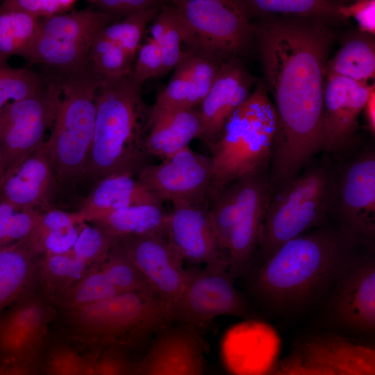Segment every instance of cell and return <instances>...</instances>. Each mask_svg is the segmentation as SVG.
Masks as SVG:
<instances>
[{"label":"cell","instance_id":"obj_15","mask_svg":"<svg viewBox=\"0 0 375 375\" xmlns=\"http://www.w3.org/2000/svg\"><path fill=\"white\" fill-rule=\"evenodd\" d=\"M236 182L238 214L225 253L233 278L242 274L253 259L272 196L269 176L264 169Z\"/></svg>","mask_w":375,"mask_h":375},{"label":"cell","instance_id":"obj_19","mask_svg":"<svg viewBox=\"0 0 375 375\" xmlns=\"http://www.w3.org/2000/svg\"><path fill=\"white\" fill-rule=\"evenodd\" d=\"M203 348L194 328L164 327L139 366L138 375H203Z\"/></svg>","mask_w":375,"mask_h":375},{"label":"cell","instance_id":"obj_18","mask_svg":"<svg viewBox=\"0 0 375 375\" xmlns=\"http://www.w3.org/2000/svg\"><path fill=\"white\" fill-rule=\"evenodd\" d=\"M255 82L239 58L222 64L214 84L201 103L203 127L199 138L210 149L230 115L249 97Z\"/></svg>","mask_w":375,"mask_h":375},{"label":"cell","instance_id":"obj_28","mask_svg":"<svg viewBox=\"0 0 375 375\" xmlns=\"http://www.w3.org/2000/svg\"><path fill=\"white\" fill-rule=\"evenodd\" d=\"M326 71L351 80L369 83L375 76L374 36L359 31L343 41Z\"/></svg>","mask_w":375,"mask_h":375},{"label":"cell","instance_id":"obj_47","mask_svg":"<svg viewBox=\"0 0 375 375\" xmlns=\"http://www.w3.org/2000/svg\"><path fill=\"white\" fill-rule=\"evenodd\" d=\"M81 356L67 345L52 347L44 359L46 375H77Z\"/></svg>","mask_w":375,"mask_h":375},{"label":"cell","instance_id":"obj_26","mask_svg":"<svg viewBox=\"0 0 375 375\" xmlns=\"http://www.w3.org/2000/svg\"><path fill=\"white\" fill-rule=\"evenodd\" d=\"M167 215L162 206L141 204L93 215L86 219V222L116 240L147 233H157L165 238Z\"/></svg>","mask_w":375,"mask_h":375},{"label":"cell","instance_id":"obj_40","mask_svg":"<svg viewBox=\"0 0 375 375\" xmlns=\"http://www.w3.org/2000/svg\"><path fill=\"white\" fill-rule=\"evenodd\" d=\"M161 8L139 11L120 20L122 31L119 44L135 60L147 25L159 14Z\"/></svg>","mask_w":375,"mask_h":375},{"label":"cell","instance_id":"obj_7","mask_svg":"<svg viewBox=\"0 0 375 375\" xmlns=\"http://www.w3.org/2000/svg\"><path fill=\"white\" fill-rule=\"evenodd\" d=\"M163 6L194 55L224 62L255 43V24L242 0H174Z\"/></svg>","mask_w":375,"mask_h":375},{"label":"cell","instance_id":"obj_32","mask_svg":"<svg viewBox=\"0 0 375 375\" xmlns=\"http://www.w3.org/2000/svg\"><path fill=\"white\" fill-rule=\"evenodd\" d=\"M99 265L91 267L66 290L63 299L67 308L72 310L120 294Z\"/></svg>","mask_w":375,"mask_h":375},{"label":"cell","instance_id":"obj_25","mask_svg":"<svg viewBox=\"0 0 375 375\" xmlns=\"http://www.w3.org/2000/svg\"><path fill=\"white\" fill-rule=\"evenodd\" d=\"M162 202L129 174L112 175L97 181L82 209L85 222L93 215L124 207Z\"/></svg>","mask_w":375,"mask_h":375},{"label":"cell","instance_id":"obj_55","mask_svg":"<svg viewBox=\"0 0 375 375\" xmlns=\"http://www.w3.org/2000/svg\"><path fill=\"white\" fill-rule=\"evenodd\" d=\"M1 363V362L0 361V364Z\"/></svg>","mask_w":375,"mask_h":375},{"label":"cell","instance_id":"obj_41","mask_svg":"<svg viewBox=\"0 0 375 375\" xmlns=\"http://www.w3.org/2000/svg\"><path fill=\"white\" fill-rule=\"evenodd\" d=\"M87 222L69 225L48 231L33 242H27L38 254H58L69 251L76 242Z\"/></svg>","mask_w":375,"mask_h":375},{"label":"cell","instance_id":"obj_6","mask_svg":"<svg viewBox=\"0 0 375 375\" xmlns=\"http://www.w3.org/2000/svg\"><path fill=\"white\" fill-rule=\"evenodd\" d=\"M49 70L56 77L60 94L47 142L57 181L69 183L84 174L94 131L96 93L102 78L91 64L69 72Z\"/></svg>","mask_w":375,"mask_h":375},{"label":"cell","instance_id":"obj_11","mask_svg":"<svg viewBox=\"0 0 375 375\" xmlns=\"http://www.w3.org/2000/svg\"><path fill=\"white\" fill-rule=\"evenodd\" d=\"M44 72L46 82L37 92L0 110V148L5 174L40 147L45 142V132L53 127L60 91L53 72L45 69Z\"/></svg>","mask_w":375,"mask_h":375},{"label":"cell","instance_id":"obj_16","mask_svg":"<svg viewBox=\"0 0 375 375\" xmlns=\"http://www.w3.org/2000/svg\"><path fill=\"white\" fill-rule=\"evenodd\" d=\"M335 320L360 333L375 329V260L372 247L355 260L333 288L331 303Z\"/></svg>","mask_w":375,"mask_h":375},{"label":"cell","instance_id":"obj_29","mask_svg":"<svg viewBox=\"0 0 375 375\" xmlns=\"http://www.w3.org/2000/svg\"><path fill=\"white\" fill-rule=\"evenodd\" d=\"M347 1L333 0H242L249 17L280 15L308 19H318L328 24L344 22L340 8Z\"/></svg>","mask_w":375,"mask_h":375},{"label":"cell","instance_id":"obj_13","mask_svg":"<svg viewBox=\"0 0 375 375\" xmlns=\"http://www.w3.org/2000/svg\"><path fill=\"white\" fill-rule=\"evenodd\" d=\"M332 214L338 225L372 243L375 236V155L365 150L338 170Z\"/></svg>","mask_w":375,"mask_h":375},{"label":"cell","instance_id":"obj_49","mask_svg":"<svg viewBox=\"0 0 375 375\" xmlns=\"http://www.w3.org/2000/svg\"><path fill=\"white\" fill-rule=\"evenodd\" d=\"M340 15L347 21L353 18L358 26V31L374 36L375 1L358 0L347 2L340 8Z\"/></svg>","mask_w":375,"mask_h":375},{"label":"cell","instance_id":"obj_30","mask_svg":"<svg viewBox=\"0 0 375 375\" xmlns=\"http://www.w3.org/2000/svg\"><path fill=\"white\" fill-rule=\"evenodd\" d=\"M38 19L23 11L0 4V61L12 56L26 60L36 36Z\"/></svg>","mask_w":375,"mask_h":375},{"label":"cell","instance_id":"obj_24","mask_svg":"<svg viewBox=\"0 0 375 375\" xmlns=\"http://www.w3.org/2000/svg\"><path fill=\"white\" fill-rule=\"evenodd\" d=\"M200 109H158L151 106L146 149L149 155L169 158L188 147L202 131Z\"/></svg>","mask_w":375,"mask_h":375},{"label":"cell","instance_id":"obj_31","mask_svg":"<svg viewBox=\"0 0 375 375\" xmlns=\"http://www.w3.org/2000/svg\"><path fill=\"white\" fill-rule=\"evenodd\" d=\"M99 265L119 293L138 292L160 302L118 240L112 247L106 258Z\"/></svg>","mask_w":375,"mask_h":375},{"label":"cell","instance_id":"obj_5","mask_svg":"<svg viewBox=\"0 0 375 375\" xmlns=\"http://www.w3.org/2000/svg\"><path fill=\"white\" fill-rule=\"evenodd\" d=\"M338 174L327 159L310 162L270 198L258 247L262 263L285 242L320 226L332 214Z\"/></svg>","mask_w":375,"mask_h":375},{"label":"cell","instance_id":"obj_45","mask_svg":"<svg viewBox=\"0 0 375 375\" xmlns=\"http://www.w3.org/2000/svg\"><path fill=\"white\" fill-rule=\"evenodd\" d=\"M6 5L26 12L34 17L47 19L63 15L74 10L75 0H6Z\"/></svg>","mask_w":375,"mask_h":375},{"label":"cell","instance_id":"obj_51","mask_svg":"<svg viewBox=\"0 0 375 375\" xmlns=\"http://www.w3.org/2000/svg\"><path fill=\"white\" fill-rule=\"evenodd\" d=\"M0 375H35V362L9 360L0 364Z\"/></svg>","mask_w":375,"mask_h":375},{"label":"cell","instance_id":"obj_34","mask_svg":"<svg viewBox=\"0 0 375 375\" xmlns=\"http://www.w3.org/2000/svg\"><path fill=\"white\" fill-rule=\"evenodd\" d=\"M211 200V206L208 208V216L221 252L225 258L226 248L238 214L237 182L227 187Z\"/></svg>","mask_w":375,"mask_h":375},{"label":"cell","instance_id":"obj_44","mask_svg":"<svg viewBox=\"0 0 375 375\" xmlns=\"http://www.w3.org/2000/svg\"><path fill=\"white\" fill-rule=\"evenodd\" d=\"M139 366L124 349L113 344L101 350L97 375H138Z\"/></svg>","mask_w":375,"mask_h":375},{"label":"cell","instance_id":"obj_4","mask_svg":"<svg viewBox=\"0 0 375 375\" xmlns=\"http://www.w3.org/2000/svg\"><path fill=\"white\" fill-rule=\"evenodd\" d=\"M278 122L262 82L228 118L212 147V199L241 178L265 169L274 150Z\"/></svg>","mask_w":375,"mask_h":375},{"label":"cell","instance_id":"obj_17","mask_svg":"<svg viewBox=\"0 0 375 375\" xmlns=\"http://www.w3.org/2000/svg\"><path fill=\"white\" fill-rule=\"evenodd\" d=\"M374 83L358 82L326 71L324 90L326 151L340 153L355 140L358 116Z\"/></svg>","mask_w":375,"mask_h":375},{"label":"cell","instance_id":"obj_48","mask_svg":"<svg viewBox=\"0 0 375 375\" xmlns=\"http://www.w3.org/2000/svg\"><path fill=\"white\" fill-rule=\"evenodd\" d=\"M86 222L81 210L67 212L52 210L42 213L32 231L26 237L29 242L36 240L49 231L65 226Z\"/></svg>","mask_w":375,"mask_h":375},{"label":"cell","instance_id":"obj_38","mask_svg":"<svg viewBox=\"0 0 375 375\" xmlns=\"http://www.w3.org/2000/svg\"><path fill=\"white\" fill-rule=\"evenodd\" d=\"M119 240L95 226L85 224L70 249L72 252L92 267L101 263Z\"/></svg>","mask_w":375,"mask_h":375},{"label":"cell","instance_id":"obj_50","mask_svg":"<svg viewBox=\"0 0 375 375\" xmlns=\"http://www.w3.org/2000/svg\"><path fill=\"white\" fill-rule=\"evenodd\" d=\"M169 18L171 22L168 28L159 40L155 42L159 46L162 53L165 74L175 69L186 53V51L181 50L182 40L180 33L170 16Z\"/></svg>","mask_w":375,"mask_h":375},{"label":"cell","instance_id":"obj_42","mask_svg":"<svg viewBox=\"0 0 375 375\" xmlns=\"http://www.w3.org/2000/svg\"><path fill=\"white\" fill-rule=\"evenodd\" d=\"M135 62V60L118 43L90 61L93 69L101 78H115L133 74Z\"/></svg>","mask_w":375,"mask_h":375},{"label":"cell","instance_id":"obj_52","mask_svg":"<svg viewBox=\"0 0 375 375\" xmlns=\"http://www.w3.org/2000/svg\"><path fill=\"white\" fill-rule=\"evenodd\" d=\"M101 350L96 349L81 356L77 375H97V365Z\"/></svg>","mask_w":375,"mask_h":375},{"label":"cell","instance_id":"obj_1","mask_svg":"<svg viewBox=\"0 0 375 375\" xmlns=\"http://www.w3.org/2000/svg\"><path fill=\"white\" fill-rule=\"evenodd\" d=\"M254 39L278 122L271 190H281L326 151L324 90L335 34L318 19L265 16Z\"/></svg>","mask_w":375,"mask_h":375},{"label":"cell","instance_id":"obj_20","mask_svg":"<svg viewBox=\"0 0 375 375\" xmlns=\"http://www.w3.org/2000/svg\"><path fill=\"white\" fill-rule=\"evenodd\" d=\"M172 205L165 236L183 260L197 266L225 260L209 222L208 208L183 203Z\"/></svg>","mask_w":375,"mask_h":375},{"label":"cell","instance_id":"obj_36","mask_svg":"<svg viewBox=\"0 0 375 375\" xmlns=\"http://www.w3.org/2000/svg\"><path fill=\"white\" fill-rule=\"evenodd\" d=\"M190 92L186 108L201 104L214 84L223 62L203 58L187 51Z\"/></svg>","mask_w":375,"mask_h":375},{"label":"cell","instance_id":"obj_3","mask_svg":"<svg viewBox=\"0 0 375 375\" xmlns=\"http://www.w3.org/2000/svg\"><path fill=\"white\" fill-rule=\"evenodd\" d=\"M141 88L133 74L102 78L96 93L94 131L84 174L98 181L112 175H133L144 167L151 106L142 99Z\"/></svg>","mask_w":375,"mask_h":375},{"label":"cell","instance_id":"obj_10","mask_svg":"<svg viewBox=\"0 0 375 375\" xmlns=\"http://www.w3.org/2000/svg\"><path fill=\"white\" fill-rule=\"evenodd\" d=\"M224 259L186 268L183 291L171 312L175 319L194 328L219 316L253 317V310L236 289Z\"/></svg>","mask_w":375,"mask_h":375},{"label":"cell","instance_id":"obj_14","mask_svg":"<svg viewBox=\"0 0 375 375\" xmlns=\"http://www.w3.org/2000/svg\"><path fill=\"white\" fill-rule=\"evenodd\" d=\"M118 241L171 320V312L185 285V261L165 238L157 233L129 235Z\"/></svg>","mask_w":375,"mask_h":375},{"label":"cell","instance_id":"obj_35","mask_svg":"<svg viewBox=\"0 0 375 375\" xmlns=\"http://www.w3.org/2000/svg\"><path fill=\"white\" fill-rule=\"evenodd\" d=\"M39 268L42 276L50 286L68 288L79 280L91 267L69 249L62 253L43 254Z\"/></svg>","mask_w":375,"mask_h":375},{"label":"cell","instance_id":"obj_12","mask_svg":"<svg viewBox=\"0 0 375 375\" xmlns=\"http://www.w3.org/2000/svg\"><path fill=\"white\" fill-rule=\"evenodd\" d=\"M211 158L188 147L157 165L144 166L138 181L162 203L203 206L212 178Z\"/></svg>","mask_w":375,"mask_h":375},{"label":"cell","instance_id":"obj_46","mask_svg":"<svg viewBox=\"0 0 375 375\" xmlns=\"http://www.w3.org/2000/svg\"><path fill=\"white\" fill-rule=\"evenodd\" d=\"M91 7L118 20L141 10L161 8L165 1L158 0H87Z\"/></svg>","mask_w":375,"mask_h":375},{"label":"cell","instance_id":"obj_9","mask_svg":"<svg viewBox=\"0 0 375 375\" xmlns=\"http://www.w3.org/2000/svg\"><path fill=\"white\" fill-rule=\"evenodd\" d=\"M71 310L75 331L102 342L149 333L170 321L160 302L138 292L121 293Z\"/></svg>","mask_w":375,"mask_h":375},{"label":"cell","instance_id":"obj_2","mask_svg":"<svg viewBox=\"0 0 375 375\" xmlns=\"http://www.w3.org/2000/svg\"><path fill=\"white\" fill-rule=\"evenodd\" d=\"M372 244L338 224L307 232L285 242L261 264L253 289L277 312L305 307L333 288Z\"/></svg>","mask_w":375,"mask_h":375},{"label":"cell","instance_id":"obj_22","mask_svg":"<svg viewBox=\"0 0 375 375\" xmlns=\"http://www.w3.org/2000/svg\"><path fill=\"white\" fill-rule=\"evenodd\" d=\"M56 181L49 148L45 141L5 174L0 185V202L17 210L47 205Z\"/></svg>","mask_w":375,"mask_h":375},{"label":"cell","instance_id":"obj_37","mask_svg":"<svg viewBox=\"0 0 375 375\" xmlns=\"http://www.w3.org/2000/svg\"><path fill=\"white\" fill-rule=\"evenodd\" d=\"M41 214L36 209L17 210L8 203L0 202V249L26 238Z\"/></svg>","mask_w":375,"mask_h":375},{"label":"cell","instance_id":"obj_27","mask_svg":"<svg viewBox=\"0 0 375 375\" xmlns=\"http://www.w3.org/2000/svg\"><path fill=\"white\" fill-rule=\"evenodd\" d=\"M38 255L26 238L0 249V315L28 286L38 267Z\"/></svg>","mask_w":375,"mask_h":375},{"label":"cell","instance_id":"obj_8","mask_svg":"<svg viewBox=\"0 0 375 375\" xmlns=\"http://www.w3.org/2000/svg\"><path fill=\"white\" fill-rule=\"evenodd\" d=\"M117 21L119 20L90 6L40 19L26 60L29 65L60 72L85 67L91 64L90 50L98 33Z\"/></svg>","mask_w":375,"mask_h":375},{"label":"cell","instance_id":"obj_39","mask_svg":"<svg viewBox=\"0 0 375 375\" xmlns=\"http://www.w3.org/2000/svg\"><path fill=\"white\" fill-rule=\"evenodd\" d=\"M186 55L175 67L174 72L164 90L161 91L152 106L158 109L186 108L190 92V76Z\"/></svg>","mask_w":375,"mask_h":375},{"label":"cell","instance_id":"obj_33","mask_svg":"<svg viewBox=\"0 0 375 375\" xmlns=\"http://www.w3.org/2000/svg\"><path fill=\"white\" fill-rule=\"evenodd\" d=\"M41 74L29 68H15L0 61V110L7 104L37 92L46 82Z\"/></svg>","mask_w":375,"mask_h":375},{"label":"cell","instance_id":"obj_53","mask_svg":"<svg viewBox=\"0 0 375 375\" xmlns=\"http://www.w3.org/2000/svg\"><path fill=\"white\" fill-rule=\"evenodd\" d=\"M363 110L367 128L374 136L375 134V89L370 92Z\"/></svg>","mask_w":375,"mask_h":375},{"label":"cell","instance_id":"obj_43","mask_svg":"<svg viewBox=\"0 0 375 375\" xmlns=\"http://www.w3.org/2000/svg\"><path fill=\"white\" fill-rule=\"evenodd\" d=\"M136 56L133 79L138 85L142 87L147 80L165 74L160 47L151 39L141 44Z\"/></svg>","mask_w":375,"mask_h":375},{"label":"cell","instance_id":"obj_54","mask_svg":"<svg viewBox=\"0 0 375 375\" xmlns=\"http://www.w3.org/2000/svg\"><path fill=\"white\" fill-rule=\"evenodd\" d=\"M5 175V170L3 164L2 156L0 148V185L3 181Z\"/></svg>","mask_w":375,"mask_h":375},{"label":"cell","instance_id":"obj_23","mask_svg":"<svg viewBox=\"0 0 375 375\" xmlns=\"http://www.w3.org/2000/svg\"><path fill=\"white\" fill-rule=\"evenodd\" d=\"M46 310L36 300L16 303L0 317V361L35 362L44 335Z\"/></svg>","mask_w":375,"mask_h":375},{"label":"cell","instance_id":"obj_21","mask_svg":"<svg viewBox=\"0 0 375 375\" xmlns=\"http://www.w3.org/2000/svg\"><path fill=\"white\" fill-rule=\"evenodd\" d=\"M302 366L328 369L344 375H375V350L342 335H311L296 349Z\"/></svg>","mask_w":375,"mask_h":375}]
</instances>
